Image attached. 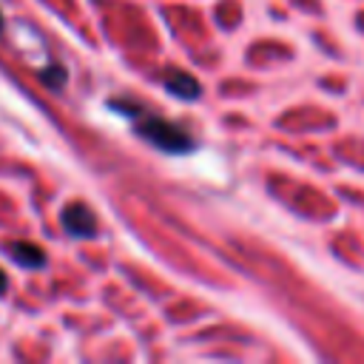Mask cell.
<instances>
[{
  "label": "cell",
  "instance_id": "8",
  "mask_svg": "<svg viewBox=\"0 0 364 364\" xmlns=\"http://www.w3.org/2000/svg\"><path fill=\"white\" fill-rule=\"evenodd\" d=\"M0 28H3V14H0Z\"/></svg>",
  "mask_w": 364,
  "mask_h": 364
},
{
  "label": "cell",
  "instance_id": "3",
  "mask_svg": "<svg viewBox=\"0 0 364 364\" xmlns=\"http://www.w3.org/2000/svg\"><path fill=\"white\" fill-rule=\"evenodd\" d=\"M162 85H165L168 94H173V97H179V100H199V94H202L199 80H196L193 74L182 71V68L165 71V74H162Z\"/></svg>",
  "mask_w": 364,
  "mask_h": 364
},
{
  "label": "cell",
  "instance_id": "1",
  "mask_svg": "<svg viewBox=\"0 0 364 364\" xmlns=\"http://www.w3.org/2000/svg\"><path fill=\"white\" fill-rule=\"evenodd\" d=\"M136 134L165 154H188L196 148V142L191 139V134L185 128H179L168 119H159V117H142L136 122Z\"/></svg>",
  "mask_w": 364,
  "mask_h": 364
},
{
  "label": "cell",
  "instance_id": "7",
  "mask_svg": "<svg viewBox=\"0 0 364 364\" xmlns=\"http://www.w3.org/2000/svg\"><path fill=\"white\" fill-rule=\"evenodd\" d=\"M6 287H9V276H6L3 270H0V296L6 293Z\"/></svg>",
  "mask_w": 364,
  "mask_h": 364
},
{
  "label": "cell",
  "instance_id": "6",
  "mask_svg": "<svg viewBox=\"0 0 364 364\" xmlns=\"http://www.w3.org/2000/svg\"><path fill=\"white\" fill-rule=\"evenodd\" d=\"M108 105H111L114 111H122L125 117H139V111H142L139 105H134V102H122V100H111Z\"/></svg>",
  "mask_w": 364,
  "mask_h": 364
},
{
  "label": "cell",
  "instance_id": "5",
  "mask_svg": "<svg viewBox=\"0 0 364 364\" xmlns=\"http://www.w3.org/2000/svg\"><path fill=\"white\" fill-rule=\"evenodd\" d=\"M40 80H43L51 91H60V88L65 85L68 74H65V68H60V65H48V68H43V71H40Z\"/></svg>",
  "mask_w": 364,
  "mask_h": 364
},
{
  "label": "cell",
  "instance_id": "4",
  "mask_svg": "<svg viewBox=\"0 0 364 364\" xmlns=\"http://www.w3.org/2000/svg\"><path fill=\"white\" fill-rule=\"evenodd\" d=\"M11 259L17 262V264H23V267H28V270H37V267H43L46 264V253L34 245V242H11Z\"/></svg>",
  "mask_w": 364,
  "mask_h": 364
},
{
  "label": "cell",
  "instance_id": "2",
  "mask_svg": "<svg viewBox=\"0 0 364 364\" xmlns=\"http://www.w3.org/2000/svg\"><path fill=\"white\" fill-rule=\"evenodd\" d=\"M60 222H63L65 233L74 236V239H91V236L97 233V216H94L82 202L68 205V208L63 210Z\"/></svg>",
  "mask_w": 364,
  "mask_h": 364
}]
</instances>
